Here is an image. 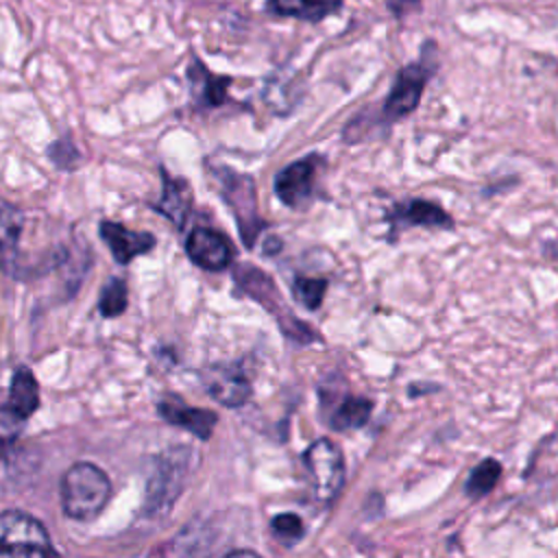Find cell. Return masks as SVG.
I'll return each mask as SVG.
<instances>
[{"label": "cell", "instance_id": "cell-1", "mask_svg": "<svg viewBox=\"0 0 558 558\" xmlns=\"http://www.w3.org/2000/svg\"><path fill=\"white\" fill-rule=\"evenodd\" d=\"M111 497L107 473L92 462H74L61 477V506L74 521H94Z\"/></svg>", "mask_w": 558, "mask_h": 558}, {"label": "cell", "instance_id": "cell-2", "mask_svg": "<svg viewBox=\"0 0 558 558\" xmlns=\"http://www.w3.org/2000/svg\"><path fill=\"white\" fill-rule=\"evenodd\" d=\"M192 453L187 447H177L168 456L157 460V469L150 475L146 493V514L159 517L170 510V506L181 495L185 480L192 469Z\"/></svg>", "mask_w": 558, "mask_h": 558}, {"label": "cell", "instance_id": "cell-3", "mask_svg": "<svg viewBox=\"0 0 558 558\" xmlns=\"http://www.w3.org/2000/svg\"><path fill=\"white\" fill-rule=\"evenodd\" d=\"M0 551L15 558L54 556L57 549L39 519L22 510H4L0 517Z\"/></svg>", "mask_w": 558, "mask_h": 558}, {"label": "cell", "instance_id": "cell-4", "mask_svg": "<svg viewBox=\"0 0 558 558\" xmlns=\"http://www.w3.org/2000/svg\"><path fill=\"white\" fill-rule=\"evenodd\" d=\"M303 462L312 480L316 499L323 504H331L344 484L342 449L329 438H318L305 449Z\"/></svg>", "mask_w": 558, "mask_h": 558}, {"label": "cell", "instance_id": "cell-5", "mask_svg": "<svg viewBox=\"0 0 558 558\" xmlns=\"http://www.w3.org/2000/svg\"><path fill=\"white\" fill-rule=\"evenodd\" d=\"M434 72V63L416 61L397 72V78L392 83V89L384 102V118L388 122H395L399 118L410 116L423 96V89Z\"/></svg>", "mask_w": 558, "mask_h": 558}, {"label": "cell", "instance_id": "cell-6", "mask_svg": "<svg viewBox=\"0 0 558 558\" xmlns=\"http://www.w3.org/2000/svg\"><path fill=\"white\" fill-rule=\"evenodd\" d=\"M185 253L187 257L203 270H225L235 259V248L231 240L209 227H196L190 231L185 240Z\"/></svg>", "mask_w": 558, "mask_h": 558}, {"label": "cell", "instance_id": "cell-7", "mask_svg": "<svg viewBox=\"0 0 558 558\" xmlns=\"http://www.w3.org/2000/svg\"><path fill=\"white\" fill-rule=\"evenodd\" d=\"M201 379L209 397L227 408H240L253 395V386L248 377L240 366H233V364L205 366L201 373Z\"/></svg>", "mask_w": 558, "mask_h": 558}, {"label": "cell", "instance_id": "cell-8", "mask_svg": "<svg viewBox=\"0 0 558 558\" xmlns=\"http://www.w3.org/2000/svg\"><path fill=\"white\" fill-rule=\"evenodd\" d=\"M316 155H307L305 159L292 161L286 166L275 179V194L288 207L303 205L314 192L316 179Z\"/></svg>", "mask_w": 558, "mask_h": 558}, {"label": "cell", "instance_id": "cell-9", "mask_svg": "<svg viewBox=\"0 0 558 558\" xmlns=\"http://www.w3.org/2000/svg\"><path fill=\"white\" fill-rule=\"evenodd\" d=\"M159 414L170 425L187 429L194 436H198L201 440H207L214 434L216 423H218V414L214 410L192 408V405L183 403V399L177 395H168L159 401Z\"/></svg>", "mask_w": 558, "mask_h": 558}, {"label": "cell", "instance_id": "cell-10", "mask_svg": "<svg viewBox=\"0 0 558 558\" xmlns=\"http://www.w3.org/2000/svg\"><path fill=\"white\" fill-rule=\"evenodd\" d=\"M100 238L109 246L111 255L118 264H131L133 257L148 253L155 246V235L148 231H133L120 222L102 220L100 222Z\"/></svg>", "mask_w": 558, "mask_h": 558}, {"label": "cell", "instance_id": "cell-11", "mask_svg": "<svg viewBox=\"0 0 558 558\" xmlns=\"http://www.w3.org/2000/svg\"><path fill=\"white\" fill-rule=\"evenodd\" d=\"M37 408H39V384L26 366H17L11 375L9 397L2 412L24 423L31 414H35Z\"/></svg>", "mask_w": 558, "mask_h": 558}, {"label": "cell", "instance_id": "cell-12", "mask_svg": "<svg viewBox=\"0 0 558 558\" xmlns=\"http://www.w3.org/2000/svg\"><path fill=\"white\" fill-rule=\"evenodd\" d=\"M390 220L395 225H408V227H438V229H451L453 218L432 201L414 198L408 201L405 205H397L395 211L390 214Z\"/></svg>", "mask_w": 558, "mask_h": 558}, {"label": "cell", "instance_id": "cell-13", "mask_svg": "<svg viewBox=\"0 0 558 558\" xmlns=\"http://www.w3.org/2000/svg\"><path fill=\"white\" fill-rule=\"evenodd\" d=\"M344 0H266L264 9L277 17H294L301 22H320L338 13Z\"/></svg>", "mask_w": 558, "mask_h": 558}, {"label": "cell", "instance_id": "cell-14", "mask_svg": "<svg viewBox=\"0 0 558 558\" xmlns=\"http://www.w3.org/2000/svg\"><path fill=\"white\" fill-rule=\"evenodd\" d=\"M187 76L192 81V85L196 87V96L205 107H220L227 100V87L231 83L229 76H216L211 72L205 70V65L194 59L190 63Z\"/></svg>", "mask_w": 558, "mask_h": 558}, {"label": "cell", "instance_id": "cell-15", "mask_svg": "<svg viewBox=\"0 0 558 558\" xmlns=\"http://www.w3.org/2000/svg\"><path fill=\"white\" fill-rule=\"evenodd\" d=\"M373 412V401L364 397H347L329 416V425L336 432H351L368 423Z\"/></svg>", "mask_w": 558, "mask_h": 558}, {"label": "cell", "instance_id": "cell-16", "mask_svg": "<svg viewBox=\"0 0 558 558\" xmlns=\"http://www.w3.org/2000/svg\"><path fill=\"white\" fill-rule=\"evenodd\" d=\"M187 205H190V194L185 183L170 179L163 172V194H161V201L155 205V209L163 214L168 220H172L177 227H183L187 216Z\"/></svg>", "mask_w": 558, "mask_h": 558}, {"label": "cell", "instance_id": "cell-17", "mask_svg": "<svg viewBox=\"0 0 558 558\" xmlns=\"http://www.w3.org/2000/svg\"><path fill=\"white\" fill-rule=\"evenodd\" d=\"M501 477V462L495 460V458H484L482 462H477L469 477H466V484H464V493L471 497V499H480V497H486L499 482Z\"/></svg>", "mask_w": 558, "mask_h": 558}, {"label": "cell", "instance_id": "cell-18", "mask_svg": "<svg viewBox=\"0 0 558 558\" xmlns=\"http://www.w3.org/2000/svg\"><path fill=\"white\" fill-rule=\"evenodd\" d=\"M129 305V288L126 281L120 277L109 279V283L102 288L100 292V301H98V312L105 318H116L120 314L126 312Z\"/></svg>", "mask_w": 558, "mask_h": 558}, {"label": "cell", "instance_id": "cell-19", "mask_svg": "<svg viewBox=\"0 0 558 558\" xmlns=\"http://www.w3.org/2000/svg\"><path fill=\"white\" fill-rule=\"evenodd\" d=\"M327 290V279L320 277H296L292 281V292L296 301L307 310H318Z\"/></svg>", "mask_w": 558, "mask_h": 558}, {"label": "cell", "instance_id": "cell-20", "mask_svg": "<svg viewBox=\"0 0 558 558\" xmlns=\"http://www.w3.org/2000/svg\"><path fill=\"white\" fill-rule=\"evenodd\" d=\"M270 530L275 534L277 541H281L283 545H294L303 538L305 534V527H303V521L299 514L294 512H281L277 517H272L270 521Z\"/></svg>", "mask_w": 558, "mask_h": 558}, {"label": "cell", "instance_id": "cell-21", "mask_svg": "<svg viewBox=\"0 0 558 558\" xmlns=\"http://www.w3.org/2000/svg\"><path fill=\"white\" fill-rule=\"evenodd\" d=\"M20 231H22V216L20 211L4 203V209H2V248H4V262L11 257L15 244H17V238H20Z\"/></svg>", "mask_w": 558, "mask_h": 558}, {"label": "cell", "instance_id": "cell-22", "mask_svg": "<svg viewBox=\"0 0 558 558\" xmlns=\"http://www.w3.org/2000/svg\"><path fill=\"white\" fill-rule=\"evenodd\" d=\"M50 159L59 166V168H74L76 166V161H78V153L74 150V144L68 140V137H63V140H59L57 144H52L50 146Z\"/></svg>", "mask_w": 558, "mask_h": 558}, {"label": "cell", "instance_id": "cell-23", "mask_svg": "<svg viewBox=\"0 0 558 558\" xmlns=\"http://www.w3.org/2000/svg\"><path fill=\"white\" fill-rule=\"evenodd\" d=\"M421 4V0H388V7L392 9L395 15H403L405 11H412Z\"/></svg>", "mask_w": 558, "mask_h": 558}, {"label": "cell", "instance_id": "cell-24", "mask_svg": "<svg viewBox=\"0 0 558 558\" xmlns=\"http://www.w3.org/2000/svg\"><path fill=\"white\" fill-rule=\"evenodd\" d=\"M543 255H545L547 259H551L554 264H558V238L543 242Z\"/></svg>", "mask_w": 558, "mask_h": 558}]
</instances>
